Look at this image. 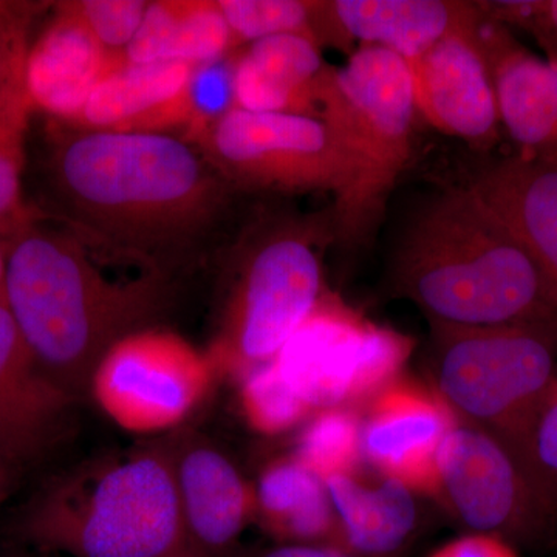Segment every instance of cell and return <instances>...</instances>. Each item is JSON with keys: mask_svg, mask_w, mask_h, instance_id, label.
Returning a JSON list of instances; mask_svg holds the SVG:
<instances>
[{"mask_svg": "<svg viewBox=\"0 0 557 557\" xmlns=\"http://www.w3.org/2000/svg\"><path fill=\"white\" fill-rule=\"evenodd\" d=\"M50 121L36 209L84 244L163 277L222 222L234 189L189 139Z\"/></svg>", "mask_w": 557, "mask_h": 557, "instance_id": "obj_1", "label": "cell"}, {"mask_svg": "<svg viewBox=\"0 0 557 557\" xmlns=\"http://www.w3.org/2000/svg\"><path fill=\"white\" fill-rule=\"evenodd\" d=\"M0 244L5 307L40 370L75 399L110 348L166 307L164 277L110 281L76 234L46 218Z\"/></svg>", "mask_w": 557, "mask_h": 557, "instance_id": "obj_2", "label": "cell"}, {"mask_svg": "<svg viewBox=\"0 0 557 557\" xmlns=\"http://www.w3.org/2000/svg\"><path fill=\"white\" fill-rule=\"evenodd\" d=\"M391 285L428 322L475 327L557 313L533 260L468 185L440 190L410 219Z\"/></svg>", "mask_w": 557, "mask_h": 557, "instance_id": "obj_3", "label": "cell"}, {"mask_svg": "<svg viewBox=\"0 0 557 557\" xmlns=\"http://www.w3.org/2000/svg\"><path fill=\"white\" fill-rule=\"evenodd\" d=\"M332 242V211L263 219L244 234L214 361L245 373L276 358L327 292L324 252Z\"/></svg>", "mask_w": 557, "mask_h": 557, "instance_id": "obj_4", "label": "cell"}, {"mask_svg": "<svg viewBox=\"0 0 557 557\" xmlns=\"http://www.w3.org/2000/svg\"><path fill=\"white\" fill-rule=\"evenodd\" d=\"M36 541L75 557H178L188 547L174 467L137 456L89 479L54 483L25 512Z\"/></svg>", "mask_w": 557, "mask_h": 557, "instance_id": "obj_5", "label": "cell"}, {"mask_svg": "<svg viewBox=\"0 0 557 557\" xmlns=\"http://www.w3.org/2000/svg\"><path fill=\"white\" fill-rule=\"evenodd\" d=\"M429 327V386L458 421L493 432L519 453L557 375V313L512 324Z\"/></svg>", "mask_w": 557, "mask_h": 557, "instance_id": "obj_6", "label": "cell"}, {"mask_svg": "<svg viewBox=\"0 0 557 557\" xmlns=\"http://www.w3.org/2000/svg\"><path fill=\"white\" fill-rule=\"evenodd\" d=\"M318 110L358 166L350 197L330 209L336 240L361 244L375 230L412 156L418 113L408 62L380 47H357L343 67L329 65L319 86Z\"/></svg>", "mask_w": 557, "mask_h": 557, "instance_id": "obj_7", "label": "cell"}, {"mask_svg": "<svg viewBox=\"0 0 557 557\" xmlns=\"http://www.w3.org/2000/svg\"><path fill=\"white\" fill-rule=\"evenodd\" d=\"M194 145L234 190L330 193L346 203L358 166L338 132L322 119L233 109Z\"/></svg>", "mask_w": 557, "mask_h": 557, "instance_id": "obj_8", "label": "cell"}, {"mask_svg": "<svg viewBox=\"0 0 557 557\" xmlns=\"http://www.w3.org/2000/svg\"><path fill=\"white\" fill-rule=\"evenodd\" d=\"M432 500L463 533L545 552L557 542V508L518 450L493 432L458 421L437 456Z\"/></svg>", "mask_w": 557, "mask_h": 557, "instance_id": "obj_9", "label": "cell"}, {"mask_svg": "<svg viewBox=\"0 0 557 557\" xmlns=\"http://www.w3.org/2000/svg\"><path fill=\"white\" fill-rule=\"evenodd\" d=\"M413 348L416 339L325 292L274 361L313 412L359 409L403 375Z\"/></svg>", "mask_w": 557, "mask_h": 557, "instance_id": "obj_10", "label": "cell"}, {"mask_svg": "<svg viewBox=\"0 0 557 557\" xmlns=\"http://www.w3.org/2000/svg\"><path fill=\"white\" fill-rule=\"evenodd\" d=\"M214 358L175 333L146 329L119 341L91 375L89 391L124 431L153 434L182 423L214 380Z\"/></svg>", "mask_w": 557, "mask_h": 557, "instance_id": "obj_11", "label": "cell"}, {"mask_svg": "<svg viewBox=\"0 0 557 557\" xmlns=\"http://www.w3.org/2000/svg\"><path fill=\"white\" fill-rule=\"evenodd\" d=\"M479 10V9H478ZM475 20L457 27L408 62L418 115L442 134L471 148L500 141L496 94Z\"/></svg>", "mask_w": 557, "mask_h": 557, "instance_id": "obj_12", "label": "cell"}, {"mask_svg": "<svg viewBox=\"0 0 557 557\" xmlns=\"http://www.w3.org/2000/svg\"><path fill=\"white\" fill-rule=\"evenodd\" d=\"M458 420L428 383L399 375L362 413V454L381 478L434 494L437 456Z\"/></svg>", "mask_w": 557, "mask_h": 557, "instance_id": "obj_13", "label": "cell"}, {"mask_svg": "<svg viewBox=\"0 0 557 557\" xmlns=\"http://www.w3.org/2000/svg\"><path fill=\"white\" fill-rule=\"evenodd\" d=\"M475 2L457 0H317V39L348 54L380 47L406 62L478 16Z\"/></svg>", "mask_w": 557, "mask_h": 557, "instance_id": "obj_14", "label": "cell"}, {"mask_svg": "<svg viewBox=\"0 0 557 557\" xmlns=\"http://www.w3.org/2000/svg\"><path fill=\"white\" fill-rule=\"evenodd\" d=\"M73 405L40 370L0 304V458L24 465L49 456L72 431Z\"/></svg>", "mask_w": 557, "mask_h": 557, "instance_id": "obj_15", "label": "cell"}, {"mask_svg": "<svg viewBox=\"0 0 557 557\" xmlns=\"http://www.w3.org/2000/svg\"><path fill=\"white\" fill-rule=\"evenodd\" d=\"M478 35L490 65L502 131L515 145V153L557 152V61L537 57L509 28L482 13Z\"/></svg>", "mask_w": 557, "mask_h": 557, "instance_id": "obj_16", "label": "cell"}, {"mask_svg": "<svg viewBox=\"0 0 557 557\" xmlns=\"http://www.w3.org/2000/svg\"><path fill=\"white\" fill-rule=\"evenodd\" d=\"M467 185L515 234L557 309V152L491 161Z\"/></svg>", "mask_w": 557, "mask_h": 557, "instance_id": "obj_17", "label": "cell"}, {"mask_svg": "<svg viewBox=\"0 0 557 557\" xmlns=\"http://www.w3.org/2000/svg\"><path fill=\"white\" fill-rule=\"evenodd\" d=\"M53 5L50 21L28 49L25 87L35 112L72 124L102 78L121 64L64 3Z\"/></svg>", "mask_w": 557, "mask_h": 557, "instance_id": "obj_18", "label": "cell"}, {"mask_svg": "<svg viewBox=\"0 0 557 557\" xmlns=\"http://www.w3.org/2000/svg\"><path fill=\"white\" fill-rule=\"evenodd\" d=\"M336 518L333 545L357 557H405L421 531L413 491L381 478L370 485L359 474L324 480Z\"/></svg>", "mask_w": 557, "mask_h": 557, "instance_id": "obj_19", "label": "cell"}, {"mask_svg": "<svg viewBox=\"0 0 557 557\" xmlns=\"http://www.w3.org/2000/svg\"><path fill=\"white\" fill-rule=\"evenodd\" d=\"M327 69L322 47L309 36L281 35L249 44L236 51V106L319 119L318 91Z\"/></svg>", "mask_w": 557, "mask_h": 557, "instance_id": "obj_20", "label": "cell"}, {"mask_svg": "<svg viewBox=\"0 0 557 557\" xmlns=\"http://www.w3.org/2000/svg\"><path fill=\"white\" fill-rule=\"evenodd\" d=\"M174 471L188 544L208 553L233 547L255 519V494L239 469L219 450L196 446Z\"/></svg>", "mask_w": 557, "mask_h": 557, "instance_id": "obj_21", "label": "cell"}, {"mask_svg": "<svg viewBox=\"0 0 557 557\" xmlns=\"http://www.w3.org/2000/svg\"><path fill=\"white\" fill-rule=\"evenodd\" d=\"M194 65L121 64L109 72L70 126L90 131L166 132Z\"/></svg>", "mask_w": 557, "mask_h": 557, "instance_id": "obj_22", "label": "cell"}, {"mask_svg": "<svg viewBox=\"0 0 557 557\" xmlns=\"http://www.w3.org/2000/svg\"><path fill=\"white\" fill-rule=\"evenodd\" d=\"M234 51L237 50L218 0H157L149 2L121 64L197 65Z\"/></svg>", "mask_w": 557, "mask_h": 557, "instance_id": "obj_23", "label": "cell"}, {"mask_svg": "<svg viewBox=\"0 0 557 557\" xmlns=\"http://www.w3.org/2000/svg\"><path fill=\"white\" fill-rule=\"evenodd\" d=\"M255 519L278 544L333 545L336 518L324 480L295 457L274 460L260 472Z\"/></svg>", "mask_w": 557, "mask_h": 557, "instance_id": "obj_24", "label": "cell"}, {"mask_svg": "<svg viewBox=\"0 0 557 557\" xmlns=\"http://www.w3.org/2000/svg\"><path fill=\"white\" fill-rule=\"evenodd\" d=\"M33 113L24 65L0 89V242L10 240L25 226L44 218L28 203L24 193Z\"/></svg>", "mask_w": 557, "mask_h": 557, "instance_id": "obj_25", "label": "cell"}, {"mask_svg": "<svg viewBox=\"0 0 557 557\" xmlns=\"http://www.w3.org/2000/svg\"><path fill=\"white\" fill-rule=\"evenodd\" d=\"M293 457L322 480L359 474L362 413L354 408L318 410L304 423Z\"/></svg>", "mask_w": 557, "mask_h": 557, "instance_id": "obj_26", "label": "cell"}, {"mask_svg": "<svg viewBox=\"0 0 557 557\" xmlns=\"http://www.w3.org/2000/svg\"><path fill=\"white\" fill-rule=\"evenodd\" d=\"M234 64L236 51L220 60L194 65L172 109L168 132L182 129V137L193 143L201 132L237 108Z\"/></svg>", "mask_w": 557, "mask_h": 557, "instance_id": "obj_27", "label": "cell"}, {"mask_svg": "<svg viewBox=\"0 0 557 557\" xmlns=\"http://www.w3.org/2000/svg\"><path fill=\"white\" fill-rule=\"evenodd\" d=\"M239 397L249 428L269 437L300 426L314 413L289 386L274 359L242 373Z\"/></svg>", "mask_w": 557, "mask_h": 557, "instance_id": "obj_28", "label": "cell"}, {"mask_svg": "<svg viewBox=\"0 0 557 557\" xmlns=\"http://www.w3.org/2000/svg\"><path fill=\"white\" fill-rule=\"evenodd\" d=\"M234 47L281 35L317 40V0H218ZM319 44V42H318Z\"/></svg>", "mask_w": 557, "mask_h": 557, "instance_id": "obj_29", "label": "cell"}, {"mask_svg": "<svg viewBox=\"0 0 557 557\" xmlns=\"http://www.w3.org/2000/svg\"><path fill=\"white\" fill-rule=\"evenodd\" d=\"M62 3L120 64L149 7L146 0H70Z\"/></svg>", "mask_w": 557, "mask_h": 557, "instance_id": "obj_30", "label": "cell"}, {"mask_svg": "<svg viewBox=\"0 0 557 557\" xmlns=\"http://www.w3.org/2000/svg\"><path fill=\"white\" fill-rule=\"evenodd\" d=\"M519 454L557 508V375L531 418Z\"/></svg>", "mask_w": 557, "mask_h": 557, "instance_id": "obj_31", "label": "cell"}, {"mask_svg": "<svg viewBox=\"0 0 557 557\" xmlns=\"http://www.w3.org/2000/svg\"><path fill=\"white\" fill-rule=\"evenodd\" d=\"M487 20L531 36L545 58L557 61V0L475 2Z\"/></svg>", "mask_w": 557, "mask_h": 557, "instance_id": "obj_32", "label": "cell"}, {"mask_svg": "<svg viewBox=\"0 0 557 557\" xmlns=\"http://www.w3.org/2000/svg\"><path fill=\"white\" fill-rule=\"evenodd\" d=\"M51 3L0 0V89L24 67L32 44V32Z\"/></svg>", "mask_w": 557, "mask_h": 557, "instance_id": "obj_33", "label": "cell"}, {"mask_svg": "<svg viewBox=\"0 0 557 557\" xmlns=\"http://www.w3.org/2000/svg\"><path fill=\"white\" fill-rule=\"evenodd\" d=\"M428 557H522L508 542L486 534L463 533L440 545Z\"/></svg>", "mask_w": 557, "mask_h": 557, "instance_id": "obj_34", "label": "cell"}, {"mask_svg": "<svg viewBox=\"0 0 557 557\" xmlns=\"http://www.w3.org/2000/svg\"><path fill=\"white\" fill-rule=\"evenodd\" d=\"M252 557H357L335 545L277 544Z\"/></svg>", "mask_w": 557, "mask_h": 557, "instance_id": "obj_35", "label": "cell"}, {"mask_svg": "<svg viewBox=\"0 0 557 557\" xmlns=\"http://www.w3.org/2000/svg\"><path fill=\"white\" fill-rule=\"evenodd\" d=\"M0 304L5 306V256H3L2 244H0Z\"/></svg>", "mask_w": 557, "mask_h": 557, "instance_id": "obj_36", "label": "cell"}]
</instances>
